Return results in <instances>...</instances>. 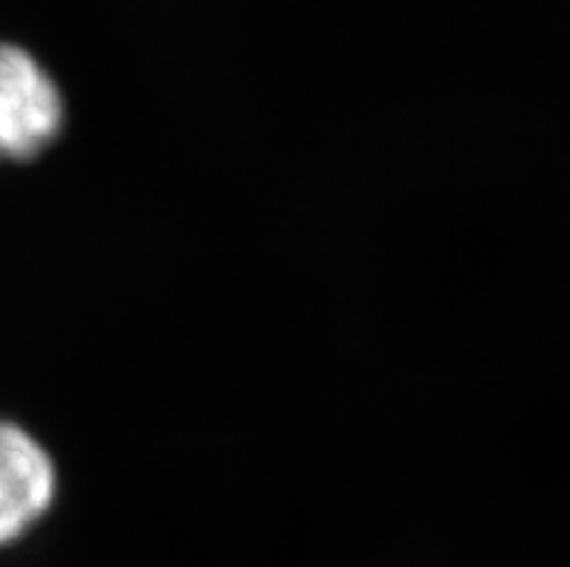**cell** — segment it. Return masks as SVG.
Instances as JSON below:
<instances>
[{
  "label": "cell",
  "mask_w": 570,
  "mask_h": 567,
  "mask_svg": "<svg viewBox=\"0 0 570 567\" xmlns=\"http://www.w3.org/2000/svg\"><path fill=\"white\" fill-rule=\"evenodd\" d=\"M65 101L21 47L0 43V159H32L58 137Z\"/></svg>",
  "instance_id": "obj_1"
},
{
  "label": "cell",
  "mask_w": 570,
  "mask_h": 567,
  "mask_svg": "<svg viewBox=\"0 0 570 567\" xmlns=\"http://www.w3.org/2000/svg\"><path fill=\"white\" fill-rule=\"evenodd\" d=\"M56 498V467L29 431L0 420V547L27 536Z\"/></svg>",
  "instance_id": "obj_2"
}]
</instances>
